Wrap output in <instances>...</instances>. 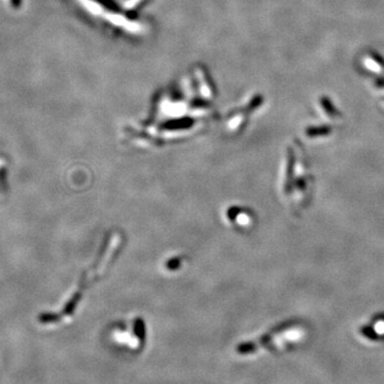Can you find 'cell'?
Masks as SVG:
<instances>
[]
</instances>
